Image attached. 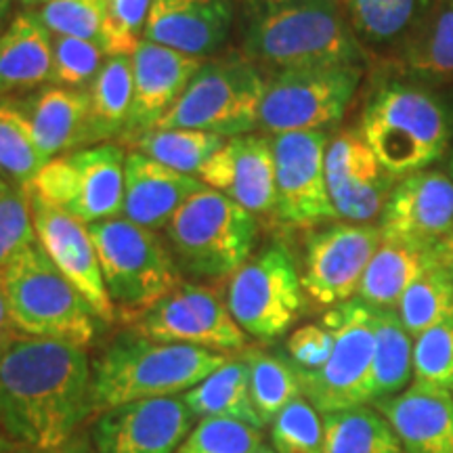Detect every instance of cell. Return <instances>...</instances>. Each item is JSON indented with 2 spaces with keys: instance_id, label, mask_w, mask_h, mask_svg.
I'll return each instance as SVG.
<instances>
[{
  "instance_id": "cell-31",
  "label": "cell",
  "mask_w": 453,
  "mask_h": 453,
  "mask_svg": "<svg viewBox=\"0 0 453 453\" xmlns=\"http://www.w3.org/2000/svg\"><path fill=\"white\" fill-rule=\"evenodd\" d=\"M413 376V342L395 309H376L372 403L405 390Z\"/></svg>"
},
{
  "instance_id": "cell-7",
  "label": "cell",
  "mask_w": 453,
  "mask_h": 453,
  "mask_svg": "<svg viewBox=\"0 0 453 453\" xmlns=\"http://www.w3.org/2000/svg\"><path fill=\"white\" fill-rule=\"evenodd\" d=\"M116 315L134 321L180 286V269L162 237L127 219L88 225Z\"/></svg>"
},
{
  "instance_id": "cell-28",
  "label": "cell",
  "mask_w": 453,
  "mask_h": 453,
  "mask_svg": "<svg viewBox=\"0 0 453 453\" xmlns=\"http://www.w3.org/2000/svg\"><path fill=\"white\" fill-rule=\"evenodd\" d=\"M434 265H439L437 246L382 237L367 265L357 296L373 309H396L407 288Z\"/></svg>"
},
{
  "instance_id": "cell-17",
  "label": "cell",
  "mask_w": 453,
  "mask_h": 453,
  "mask_svg": "<svg viewBox=\"0 0 453 453\" xmlns=\"http://www.w3.org/2000/svg\"><path fill=\"white\" fill-rule=\"evenodd\" d=\"M326 180L338 220L364 225L382 217L399 177L382 166L357 130H342L327 145Z\"/></svg>"
},
{
  "instance_id": "cell-29",
  "label": "cell",
  "mask_w": 453,
  "mask_h": 453,
  "mask_svg": "<svg viewBox=\"0 0 453 453\" xmlns=\"http://www.w3.org/2000/svg\"><path fill=\"white\" fill-rule=\"evenodd\" d=\"M88 147L111 143L127 133L133 107V64L130 57H107L88 87Z\"/></svg>"
},
{
  "instance_id": "cell-24",
  "label": "cell",
  "mask_w": 453,
  "mask_h": 453,
  "mask_svg": "<svg viewBox=\"0 0 453 453\" xmlns=\"http://www.w3.org/2000/svg\"><path fill=\"white\" fill-rule=\"evenodd\" d=\"M405 453H453V395L413 382L399 395L376 401Z\"/></svg>"
},
{
  "instance_id": "cell-53",
  "label": "cell",
  "mask_w": 453,
  "mask_h": 453,
  "mask_svg": "<svg viewBox=\"0 0 453 453\" xmlns=\"http://www.w3.org/2000/svg\"><path fill=\"white\" fill-rule=\"evenodd\" d=\"M254 453H275V449H271V447H267V445H260Z\"/></svg>"
},
{
  "instance_id": "cell-49",
  "label": "cell",
  "mask_w": 453,
  "mask_h": 453,
  "mask_svg": "<svg viewBox=\"0 0 453 453\" xmlns=\"http://www.w3.org/2000/svg\"><path fill=\"white\" fill-rule=\"evenodd\" d=\"M15 0H0V32L11 24V11H13Z\"/></svg>"
},
{
  "instance_id": "cell-50",
  "label": "cell",
  "mask_w": 453,
  "mask_h": 453,
  "mask_svg": "<svg viewBox=\"0 0 453 453\" xmlns=\"http://www.w3.org/2000/svg\"><path fill=\"white\" fill-rule=\"evenodd\" d=\"M44 3H49V0H21V4H24L26 11H34V9H41Z\"/></svg>"
},
{
  "instance_id": "cell-34",
  "label": "cell",
  "mask_w": 453,
  "mask_h": 453,
  "mask_svg": "<svg viewBox=\"0 0 453 453\" xmlns=\"http://www.w3.org/2000/svg\"><path fill=\"white\" fill-rule=\"evenodd\" d=\"M47 162L19 101L0 97V177L27 191Z\"/></svg>"
},
{
  "instance_id": "cell-1",
  "label": "cell",
  "mask_w": 453,
  "mask_h": 453,
  "mask_svg": "<svg viewBox=\"0 0 453 453\" xmlns=\"http://www.w3.org/2000/svg\"><path fill=\"white\" fill-rule=\"evenodd\" d=\"M88 416L87 349L19 336L0 353V428L17 445L55 449L72 441Z\"/></svg>"
},
{
  "instance_id": "cell-33",
  "label": "cell",
  "mask_w": 453,
  "mask_h": 453,
  "mask_svg": "<svg viewBox=\"0 0 453 453\" xmlns=\"http://www.w3.org/2000/svg\"><path fill=\"white\" fill-rule=\"evenodd\" d=\"M127 141L139 154L183 174L197 177L206 162L229 139L189 128H150Z\"/></svg>"
},
{
  "instance_id": "cell-39",
  "label": "cell",
  "mask_w": 453,
  "mask_h": 453,
  "mask_svg": "<svg viewBox=\"0 0 453 453\" xmlns=\"http://www.w3.org/2000/svg\"><path fill=\"white\" fill-rule=\"evenodd\" d=\"M36 15L53 36L82 38L104 49L105 0H49Z\"/></svg>"
},
{
  "instance_id": "cell-27",
  "label": "cell",
  "mask_w": 453,
  "mask_h": 453,
  "mask_svg": "<svg viewBox=\"0 0 453 453\" xmlns=\"http://www.w3.org/2000/svg\"><path fill=\"white\" fill-rule=\"evenodd\" d=\"M53 72V34L36 11L15 15L0 32V97L47 87Z\"/></svg>"
},
{
  "instance_id": "cell-15",
  "label": "cell",
  "mask_w": 453,
  "mask_h": 453,
  "mask_svg": "<svg viewBox=\"0 0 453 453\" xmlns=\"http://www.w3.org/2000/svg\"><path fill=\"white\" fill-rule=\"evenodd\" d=\"M133 332L170 344L208 350H242L246 334L217 290L200 283H180L133 321Z\"/></svg>"
},
{
  "instance_id": "cell-43",
  "label": "cell",
  "mask_w": 453,
  "mask_h": 453,
  "mask_svg": "<svg viewBox=\"0 0 453 453\" xmlns=\"http://www.w3.org/2000/svg\"><path fill=\"white\" fill-rule=\"evenodd\" d=\"M154 0H105L104 50L107 57L133 55L143 41Z\"/></svg>"
},
{
  "instance_id": "cell-48",
  "label": "cell",
  "mask_w": 453,
  "mask_h": 453,
  "mask_svg": "<svg viewBox=\"0 0 453 453\" xmlns=\"http://www.w3.org/2000/svg\"><path fill=\"white\" fill-rule=\"evenodd\" d=\"M437 254H439V263L449 271L453 277V235L447 237L441 243H437Z\"/></svg>"
},
{
  "instance_id": "cell-21",
  "label": "cell",
  "mask_w": 453,
  "mask_h": 453,
  "mask_svg": "<svg viewBox=\"0 0 453 453\" xmlns=\"http://www.w3.org/2000/svg\"><path fill=\"white\" fill-rule=\"evenodd\" d=\"M235 0H154L143 41L211 59L235 30Z\"/></svg>"
},
{
  "instance_id": "cell-18",
  "label": "cell",
  "mask_w": 453,
  "mask_h": 453,
  "mask_svg": "<svg viewBox=\"0 0 453 453\" xmlns=\"http://www.w3.org/2000/svg\"><path fill=\"white\" fill-rule=\"evenodd\" d=\"M194 430L183 396L134 401L101 413L93 426L97 453H177Z\"/></svg>"
},
{
  "instance_id": "cell-20",
  "label": "cell",
  "mask_w": 453,
  "mask_h": 453,
  "mask_svg": "<svg viewBox=\"0 0 453 453\" xmlns=\"http://www.w3.org/2000/svg\"><path fill=\"white\" fill-rule=\"evenodd\" d=\"M197 179L240 203L257 219L275 223V156L267 134L229 139L206 162Z\"/></svg>"
},
{
  "instance_id": "cell-11",
  "label": "cell",
  "mask_w": 453,
  "mask_h": 453,
  "mask_svg": "<svg viewBox=\"0 0 453 453\" xmlns=\"http://www.w3.org/2000/svg\"><path fill=\"white\" fill-rule=\"evenodd\" d=\"M334 334V350L317 372H298L303 396L319 413L372 403L373 324L376 309L364 300L336 304L321 321Z\"/></svg>"
},
{
  "instance_id": "cell-23",
  "label": "cell",
  "mask_w": 453,
  "mask_h": 453,
  "mask_svg": "<svg viewBox=\"0 0 453 453\" xmlns=\"http://www.w3.org/2000/svg\"><path fill=\"white\" fill-rule=\"evenodd\" d=\"M206 59L162 44L141 41L130 55L133 64V107L122 141L154 128L180 99L191 78Z\"/></svg>"
},
{
  "instance_id": "cell-35",
  "label": "cell",
  "mask_w": 453,
  "mask_h": 453,
  "mask_svg": "<svg viewBox=\"0 0 453 453\" xmlns=\"http://www.w3.org/2000/svg\"><path fill=\"white\" fill-rule=\"evenodd\" d=\"M399 72L434 84L453 82V0H434L428 24Z\"/></svg>"
},
{
  "instance_id": "cell-3",
  "label": "cell",
  "mask_w": 453,
  "mask_h": 453,
  "mask_svg": "<svg viewBox=\"0 0 453 453\" xmlns=\"http://www.w3.org/2000/svg\"><path fill=\"white\" fill-rule=\"evenodd\" d=\"M226 361L217 350L157 342L130 330L90 364V416L134 401L185 395Z\"/></svg>"
},
{
  "instance_id": "cell-16",
  "label": "cell",
  "mask_w": 453,
  "mask_h": 453,
  "mask_svg": "<svg viewBox=\"0 0 453 453\" xmlns=\"http://www.w3.org/2000/svg\"><path fill=\"white\" fill-rule=\"evenodd\" d=\"M30 206L38 246L61 271V275L81 292L95 317L111 324L116 319V309L107 296L99 254L88 225L42 200L34 191H30Z\"/></svg>"
},
{
  "instance_id": "cell-38",
  "label": "cell",
  "mask_w": 453,
  "mask_h": 453,
  "mask_svg": "<svg viewBox=\"0 0 453 453\" xmlns=\"http://www.w3.org/2000/svg\"><path fill=\"white\" fill-rule=\"evenodd\" d=\"M271 441L275 453H321L324 416L309 399L298 396L271 422Z\"/></svg>"
},
{
  "instance_id": "cell-41",
  "label": "cell",
  "mask_w": 453,
  "mask_h": 453,
  "mask_svg": "<svg viewBox=\"0 0 453 453\" xmlns=\"http://www.w3.org/2000/svg\"><path fill=\"white\" fill-rule=\"evenodd\" d=\"M263 445L260 428L225 418H203L177 453H254Z\"/></svg>"
},
{
  "instance_id": "cell-13",
  "label": "cell",
  "mask_w": 453,
  "mask_h": 453,
  "mask_svg": "<svg viewBox=\"0 0 453 453\" xmlns=\"http://www.w3.org/2000/svg\"><path fill=\"white\" fill-rule=\"evenodd\" d=\"M380 242L382 231L376 223L332 220L309 229L300 273L307 296L321 307L353 300Z\"/></svg>"
},
{
  "instance_id": "cell-8",
  "label": "cell",
  "mask_w": 453,
  "mask_h": 453,
  "mask_svg": "<svg viewBox=\"0 0 453 453\" xmlns=\"http://www.w3.org/2000/svg\"><path fill=\"white\" fill-rule=\"evenodd\" d=\"M265 84L267 73L237 49L211 57L154 128L202 130L225 139L250 134L258 128Z\"/></svg>"
},
{
  "instance_id": "cell-22",
  "label": "cell",
  "mask_w": 453,
  "mask_h": 453,
  "mask_svg": "<svg viewBox=\"0 0 453 453\" xmlns=\"http://www.w3.org/2000/svg\"><path fill=\"white\" fill-rule=\"evenodd\" d=\"M367 61L399 70L426 27L434 0H340Z\"/></svg>"
},
{
  "instance_id": "cell-30",
  "label": "cell",
  "mask_w": 453,
  "mask_h": 453,
  "mask_svg": "<svg viewBox=\"0 0 453 453\" xmlns=\"http://www.w3.org/2000/svg\"><path fill=\"white\" fill-rule=\"evenodd\" d=\"M185 405L194 416L225 418V420L246 422L250 426L263 428L252 403L250 370L246 359H229L217 372L203 378L200 384L183 395Z\"/></svg>"
},
{
  "instance_id": "cell-6",
  "label": "cell",
  "mask_w": 453,
  "mask_h": 453,
  "mask_svg": "<svg viewBox=\"0 0 453 453\" xmlns=\"http://www.w3.org/2000/svg\"><path fill=\"white\" fill-rule=\"evenodd\" d=\"M179 269L203 280H225L252 257L258 219L211 187L191 196L166 226Z\"/></svg>"
},
{
  "instance_id": "cell-32",
  "label": "cell",
  "mask_w": 453,
  "mask_h": 453,
  "mask_svg": "<svg viewBox=\"0 0 453 453\" xmlns=\"http://www.w3.org/2000/svg\"><path fill=\"white\" fill-rule=\"evenodd\" d=\"M324 447L321 453H405L378 410L359 405L350 410L321 413Z\"/></svg>"
},
{
  "instance_id": "cell-36",
  "label": "cell",
  "mask_w": 453,
  "mask_h": 453,
  "mask_svg": "<svg viewBox=\"0 0 453 453\" xmlns=\"http://www.w3.org/2000/svg\"><path fill=\"white\" fill-rule=\"evenodd\" d=\"M396 315L410 336H420L430 327L453 319V277L443 265H434L407 288Z\"/></svg>"
},
{
  "instance_id": "cell-42",
  "label": "cell",
  "mask_w": 453,
  "mask_h": 453,
  "mask_svg": "<svg viewBox=\"0 0 453 453\" xmlns=\"http://www.w3.org/2000/svg\"><path fill=\"white\" fill-rule=\"evenodd\" d=\"M416 382L453 390V319L430 327L413 342Z\"/></svg>"
},
{
  "instance_id": "cell-26",
  "label": "cell",
  "mask_w": 453,
  "mask_h": 453,
  "mask_svg": "<svg viewBox=\"0 0 453 453\" xmlns=\"http://www.w3.org/2000/svg\"><path fill=\"white\" fill-rule=\"evenodd\" d=\"M19 105L47 160L88 147V90L50 84Z\"/></svg>"
},
{
  "instance_id": "cell-40",
  "label": "cell",
  "mask_w": 453,
  "mask_h": 453,
  "mask_svg": "<svg viewBox=\"0 0 453 453\" xmlns=\"http://www.w3.org/2000/svg\"><path fill=\"white\" fill-rule=\"evenodd\" d=\"M107 59L105 50L93 41L53 36V72L50 84L88 90Z\"/></svg>"
},
{
  "instance_id": "cell-10",
  "label": "cell",
  "mask_w": 453,
  "mask_h": 453,
  "mask_svg": "<svg viewBox=\"0 0 453 453\" xmlns=\"http://www.w3.org/2000/svg\"><path fill=\"white\" fill-rule=\"evenodd\" d=\"M304 296L294 257L277 242L248 258L229 277L225 303L246 336L273 342L303 315Z\"/></svg>"
},
{
  "instance_id": "cell-51",
  "label": "cell",
  "mask_w": 453,
  "mask_h": 453,
  "mask_svg": "<svg viewBox=\"0 0 453 453\" xmlns=\"http://www.w3.org/2000/svg\"><path fill=\"white\" fill-rule=\"evenodd\" d=\"M11 189V185L7 183V180H4L3 177H0V197H3L4 194H7V191Z\"/></svg>"
},
{
  "instance_id": "cell-9",
  "label": "cell",
  "mask_w": 453,
  "mask_h": 453,
  "mask_svg": "<svg viewBox=\"0 0 453 453\" xmlns=\"http://www.w3.org/2000/svg\"><path fill=\"white\" fill-rule=\"evenodd\" d=\"M364 76L365 64H317L269 73L258 128L273 137L336 127L359 93Z\"/></svg>"
},
{
  "instance_id": "cell-2",
  "label": "cell",
  "mask_w": 453,
  "mask_h": 453,
  "mask_svg": "<svg viewBox=\"0 0 453 453\" xmlns=\"http://www.w3.org/2000/svg\"><path fill=\"white\" fill-rule=\"evenodd\" d=\"M237 50L265 73L317 64H365L340 0H235Z\"/></svg>"
},
{
  "instance_id": "cell-52",
  "label": "cell",
  "mask_w": 453,
  "mask_h": 453,
  "mask_svg": "<svg viewBox=\"0 0 453 453\" xmlns=\"http://www.w3.org/2000/svg\"><path fill=\"white\" fill-rule=\"evenodd\" d=\"M447 174H449V177L453 179V151H451V156H449V162H447Z\"/></svg>"
},
{
  "instance_id": "cell-4",
  "label": "cell",
  "mask_w": 453,
  "mask_h": 453,
  "mask_svg": "<svg viewBox=\"0 0 453 453\" xmlns=\"http://www.w3.org/2000/svg\"><path fill=\"white\" fill-rule=\"evenodd\" d=\"M355 130L382 166L401 179L447 154L451 120L443 101L422 84L388 78L370 90Z\"/></svg>"
},
{
  "instance_id": "cell-14",
  "label": "cell",
  "mask_w": 453,
  "mask_h": 453,
  "mask_svg": "<svg viewBox=\"0 0 453 453\" xmlns=\"http://www.w3.org/2000/svg\"><path fill=\"white\" fill-rule=\"evenodd\" d=\"M275 156V223L294 229L338 220L326 180L327 130H298L271 137Z\"/></svg>"
},
{
  "instance_id": "cell-47",
  "label": "cell",
  "mask_w": 453,
  "mask_h": 453,
  "mask_svg": "<svg viewBox=\"0 0 453 453\" xmlns=\"http://www.w3.org/2000/svg\"><path fill=\"white\" fill-rule=\"evenodd\" d=\"M32 453H97L90 449V445L84 439H72L65 445L55 447V449H44V451H32Z\"/></svg>"
},
{
  "instance_id": "cell-25",
  "label": "cell",
  "mask_w": 453,
  "mask_h": 453,
  "mask_svg": "<svg viewBox=\"0 0 453 453\" xmlns=\"http://www.w3.org/2000/svg\"><path fill=\"white\" fill-rule=\"evenodd\" d=\"M197 177L183 174L139 151L127 154L122 214L143 229H166L179 208L203 189Z\"/></svg>"
},
{
  "instance_id": "cell-46",
  "label": "cell",
  "mask_w": 453,
  "mask_h": 453,
  "mask_svg": "<svg viewBox=\"0 0 453 453\" xmlns=\"http://www.w3.org/2000/svg\"><path fill=\"white\" fill-rule=\"evenodd\" d=\"M19 336L21 334L17 332L13 317H11L7 298H4L3 288H0V353H3L4 349H9Z\"/></svg>"
},
{
  "instance_id": "cell-44",
  "label": "cell",
  "mask_w": 453,
  "mask_h": 453,
  "mask_svg": "<svg viewBox=\"0 0 453 453\" xmlns=\"http://www.w3.org/2000/svg\"><path fill=\"white\" fill-rule=\"evenodd\" d=\"M36 243L30 191L11 189L0 197V271Z\"/></svg>"
},
{
  "instance_id": "cell-37",
  "label": "cell",
  "mask_w": 453,
  "mask_h": 453,
  "mask_svg": "<svg viewBox=\"0 0 453 453\" xmlns=\"http://www.w3.org/2000/svg\"><path fill=\"white\" fill-rule=\"evenodd\" d=\"M243 359L250 370L254 410L263 424H271L294 399L303 396V384L296 367L290 361L265 350H248Z\"/></svg>"
},
{
  "instance_id": "cell-45",
  "label": "cell",
  "mask_w": 453,
  "mask_h": 453,
  "mask_svg": "<svg viewBox=\"0 0 453 453\" xmlns=\"http://www.w3.org/2000/svg\"><path fill=\"white\" fill-rule=\"evenodd\" d=\"M286 350L296 372H317L330 359L334 350V334L324 324L303 326L290 334Z\"/></svg>"
},
{
  "instance_id": "cell-5",
  "label": "cell",
  "mask_w": 453,
  "mask_h": 453,
  "mask_svg": "<svg viewBox=\"0 0 453 453\" xmlns=\"http://www.w3.org/2000/svg\"><path fill=\"white\" fill-rule=\"evenodd\" d=\"M0 288L21 336L59 340L82 349L95 340L93 309L38 242L0 271Z\"/></svg>"
},
{
  "instance_id": "cell-19",
  "label": "cell",
  "mask_w": 453,
  "mask_h": 453,
  "mask_svg": "<svg viewBox=\"0 0 453 453\" xmlns=\"http://www.w3.org/2000/svg\"><path fill=\"white\" fill-rule=\"evenodd\" d=\"M378 226L387 240L437 246L453 235V179L428 168L401 177Z\"/></svg>"
},
{
  "instance_id": "cell-12",
  "label": "cell",
  "mask_w": 453,
  "mask_h": 453,
  "mask_svg": "<svg viewBox=\"0 0 453 453\" xmlns=\"http://www.w3.org/2000/svg\"><path fill=\"white\" fill-rule=\"evenodd\" d=\"M127 151L116 143L57 156L44 164L30 191L84 225L118 219L124 206Z\"/></svg>"
}]
</instances>
